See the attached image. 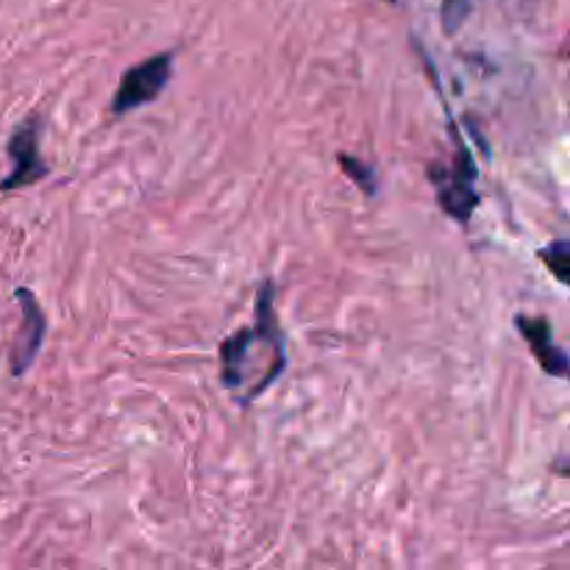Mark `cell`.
Here are the masks:
<instances>
[{
	"instance_id": "obj_1",
	"label": "cell",
	"mask_w": 570,
	"mask_h": 570,
	"mask_svg": "<svg viewBox=\"0 0 570 570\" xmlns=\"http://www.w3.org/2000/svg\"><path fill=\"white\" fill-rule=\"evenodd\" d=\"M276 284L265 278L256 289L254 323L220 343V382L239 406L259 399L287 367L284 332L276 315Z\"/></svg>"
},
{
	"instance_id": "obj_2",
	"label": "cell",
	"mask_w": 570,
	"mask_h": 570,
	"mask_svg": "<svg viewBox=\"0 0 570 570\" xmlns=\"http://www.w3.org/2000/svg\"><path fill=\"white\" fill-rule=\"evenodd\" d=\"M421 56H423V65H426L429 76H432L434 92H438L440 100H443L445 122H449V134H451V139H454V165L445 167V165H440V161H432V165L426 167V176H429V181H432L434 195H438L440 209H443L451 220L468 226L473 217V212H476V206H479V193H476L479 167H476V159H473L471 148H468V142L462 139L454 115H451L449 100L443 98V89H440L438 76H434L432 59H429L426 50H421Z\"/></svg>"
},
{
	"instance_id": "obj_3",
	"label": "cell",
	"mask_w": 570,
	"mask_h": 570,
	"mask_svg": "<svg viewBox=\"0 0 570 570\" xmlns=\"http://www.w3.org/2000/svg\"><path fill=\"white\" fill-rule=\"evenodd\" d=\"M170 76H173L170 50L148 56V59L139 61V65L128 67V70L120 76L115 98H111V115L122 117L128 115V111H137L142 109V106L154 104V100L165 92Z\"/></svg>"
},
{
	"instance_id": "obj_4",
	"label": "cell",
	"mask_w": 570,
	"mask_h": 570,
	"mask_svg": "<svg viewBox=\"0 0 570 570\" xmlns=\"http://www.w3.org/2000/svg\"><path fill=\"white\" fill-rule=\"evenodd\" d=\"M39 139H42V117L31 115L11 131L9 142H6V154L11 159L9 176L0 181V193H17L31 184L48 178L50 167L45 165L42 154H39Z\"/></svg>"
},
{
	"instance_id": "obj_5",
	"label": "cell",
	"mask_w": 570,
	"mask_h": 570,
	"mask_svg": "<svg viewBox=\"0 0 570 570\" xmlns=\"http://www.w3.org/2000/svg\"><path fill=\"white\" fill-rule=\"evenodd\" d=\"M14 298L20 301L22 328H20V334H17L14 345H11L9 371H11V376L20 379V376H26L28 367H31L33 360H37L39 348H42L45 332H48V321H45L42 306H39L37 298H33L31 289L17 287Z\"/></svg>"
},
{
	"instance_id": "obj_6",
	"label": "cell",
	"mask_w": 570,
	"mask_h": 570,
	"mask_svg": "<svg viewBox=\"0 0 570 570\" xmlns=\"http://www.w3.org/2000/svg\"><path fill=\"white\" fill-rule=\"evenodd\" d=\"M515 328L529 345H532L534 360L540 362L543 373L551 379H566L568 376V354L554 343V332H551L549 317H529L515 315Z\"/></svg>"
},
{
	"instance_id": "obj_7",
	"label": "cell",
	"mask_w": 570,
	"mask_h": 570,
	"mask_svg": "<svg viewBox=\"0 0 570 570\" xmlns=\"http://www.w3.org/2000/svg\"><path fill=\"white\" fill-rule=\"evenodd\" d=\"M340 167H343L345 176L351 178V181L356 184V187L362 189V193L367 195V198H373V195L379 193V178H376V170H373L367 161L356 159V156H348V154H340L337 156Z\"/></svg>"
},
{
	"instance_id": "obj_8",
	"label": "cell",
	"mask_w": 570,
	"mask_h": 570,
	"mask_svg": "<svg viewBox=\"0 0 570 570\" xmlns=\"http://www.w3.org/2000/svg\"><path fill=\"white\" fill-rule=\"evenodd\" d=\"M538 256L543 259V265L554 273L557 282L570 284V243L566 237L554 239L549 248H540Z\"/></svg>"
},
{
	"instance_id": "obj_9",
	"label": "cell",
	"mask_w": 570,
	"mask_h": 570,
	"mask_svg": "<svg viewBox=\"0 0 570 570\" xmlns=\"http://www.w3.org/2000/svg\"><path fill=\"white\" fill-rule=\"evenodd\" d=\"M468 14H471V0H443L440 6V22L449 37H454L462 26H465Z\"/></svg>"
},
{
	"instance_id": "obj_10",
	"label": "cell",
	"mask_w": 570,
	"mask_h": 570,
	"mask_svg": "<svg viewBox=\"0 0 570 570\" xmlns=\"http://www.w3.org/2000/svg\"><path fill=\"white\" fill-rule=\"evenodd\" d=\"M384 3H399V0H384Z\"/></svg>"
}]
</instances>
